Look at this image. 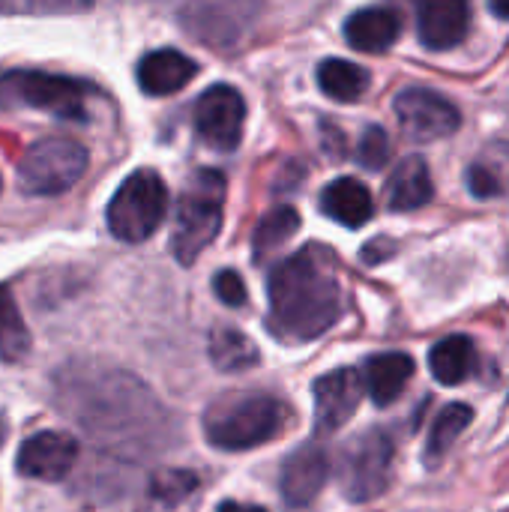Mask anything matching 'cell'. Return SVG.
I'll return each instance as SVG.
<instances>
[{
	"mask_svg": "<svg viewBox=\"0 0 509 512\" xmlns=\"http://www.w3.org/2000/svg\"><path fill=\"white\" fill-rule=\"evenodd\" d=\"M270 321L279 336L309 342L327 333L342 312V285L324 246H303L267 279Z\"/></svg>",
	"mask_w": 509,
	"mask_h": 512,
	"instance_id": "6da1fadb",
	"label": "cell"
},
{
	"mask_svg": "<svg viewBox=\"0 0 509 512\" xmlns=\"http://www.w3.org/2000/svg\"><path fill=\"white\" fill-rule=\"evenodd\" d=\"M288 423V408L282 399L267 393L228 396L207 408L204 435L216 450L243 453L273 441Z\"/></svg>",
	"mask_w": 509,
	"mask_h": 512,
	"instance_id": "7a4b0ae2",
	"label": "cell"
},
{
	"mask_svg": "<svg viewBox=\"0 0 509 512\" xmlns=\"http://www.w3.org/2000/svg\"><path fill=\"white\" fill-rule=\"evenodd\" d=\"M222 201H225V177L219 171H198L189 177L174 219L171 249L180 264H192L219 234L222 228Z\"/></svg>",
	"mask_w": 509,
	"mask_h": 512,
	"instance_id": "3957f363",
	"label": "cell"
},
{
	"mask_svg": "<svg viewBox=\"0 0 509 512\" xmlns=\"http://www.w3.org/2000/svg\"><path fill=\"white\" fill-rule=\"evenodd\" d=\"M96 90L84 81L51 75L39 69H9L0 75V105L3 108H39L60 120H87V99Z\"/></svg>",
	"mask_w": 509,
	"mask_h": 512,
	"instance_id": "277c9868",
	"label": "cell"
},
{
	"mask_svg": "<svg viewBox=\"0 0 509 512\" xmlns=\"http://www.w3.org/2000/svg\"><path fill=\"white\" fill-rule=\"evenodd\" d=\"M396 462V444L384 429H366L345 444L339 453L336 477L339 489L351 504H366L390 489Z\"/></svg>",
	"mask_w": 509,
	"mask_h": 512,
	"instance_id": "5b68a950",
	"label": "cell"
},
{
	"mask_svg": "<svg viewBox=\"0 0 509 512\" xmlns=\"http://www.w3.org/2000/svg\"><path fill=\"white\" fill-rule=\"evenodd\" d=\"M168 213V189L150 168L129 174L108 204V228L123 243H144Z\"/></svg>",
	"mask_w": 509,
	"mask_h": 512,
	"instance_id": "8992f818",
	"label": "cell"
},
{
	"mask_svg": "<svg viewBox=\"0 0 509 512\" xmlns=\"http://www.w3.org/2000/svg\"><path fill=\"white\" fill-rule=\"evenodd\" d=\"M87 171V150L72 138H42L30 144L18 165V183L27 195H60Z\"/></svg>",
	"mask_w": 509,
	"mask_h": 512,
	"instance_id": "52a82bcc",
	"label": "cell"
},
{
	"mask_svg": "<svg viewBox=\"0 0 509 512\" xmlns=\"http://www.w3.org/2000/svg\"><path fill=\"white\" fill-rule=\"evenodd\" d=\"M258 15V0H183V27L210 48H231Z\"/></svg>",
	"mask_w": 509,
	"mask_h": 512,
	"instance_id": "ba28073f",
	"label": "cell"
},
{
	"mask_svg": "<svg viewBox=\"0 0 509 512\" xmlns=\"http://www.w3.org/2000/svg\"><path fill=\"white\" fill-rule=\"evenodd\" d=\"M393 108H396V117H399L402 132L411 141H420V144L450 138L462 126L459 108L447 96H441L435 90H426V87H408V90H402L396 96Z\"/></svg>",
	"mask_w": 509,
	"mask_h": 512,
	"instance_id": "9c48e42d",
	"label": "cell"
},
{
	"mask_svg": "<svg viewBox=\"0 0 509 512\" xmlns=\"http://www.w3.org/2000/svg\"><path fill=\"white\" fill-rule=\"evenodd\" d=\"M243 120L246 102L231 84H213L195 102V132L213 150H237L243 138Z\"/></svg>",
	"mask_w": 509,
	"mask_h": 512,
	"instance_id": "30bf717a",
	"label": "cell"
},
{
	"mask_svg": "<svg viewBox=\"0 0 509 512\" xmlns=\"http://www.w3.org/2000/svg\"><path fill=\"white\" fill-rule=\"evenodd\" d=\"M327 477H330V453L324 450L321 441H306L282 465L279 474L282 501L291 510H306L321 495Z\"/></svg>",
	"mask_w": 509,
	"mask_h": 512,
	"instance_id": "8fae6325",
	"label": "cell"
},
{
	"mask_svg": "<svg viewBox=\"0 0 509 512\" xmlns=\"http://www.w3.org/2000/svg\"><path fill=\"white\" fill-rule=\"evenodd\" d=\"M315 396V426L318 432L342 429L363 399V375L357 369H333L321 375L312 387Z\"/></svg>",
	"mask_w": 509,
	"mask_h": 512,
	"instance_id": "7c38bea8",
	"label": "cell"
},
{
	"mask_svg": "<svg viewBox=\"0 0 509 512\" xmlns=\"http://www.w3.org/2000/svg\"><path fill=\"white\" fill-rule=\"evenodd\" d=\"M75 459H78V441L75 438H69L63 432H39L21 444L15 468L21 477L57 483L72 471Z\"/></svg>",
	"mask_w": 509,
	"mask_h": 512,
	"instance_id": "4fadbf2b",
	"label": "cell"
},
{
	"mask_svg": "<svg viewBox=\"0 0 509 512\" xmlns=\"http://www.w3.org/2000/svg\"><path fill=\"white\" fill-rule=\"evenodd\" d=\"M471 30L468 0H423L417 9V36L432 51H450Z\"/></svg>",
	"mask_w": 509,
	"mask_h": 512,
	"instance_id": "5bb4252c",
	"label": "cell"
},
{
	"mask_svg": "<svg viewBox=\"0 0 509 512\" xmlns=\"http://www.w3.org/2000/svg\"><path fill=\"white\" fill-rule=\"evenodd\" d=\"M195 75H198V63L174 48L150 51L138 63V84L147 96H171L183 90Z\"/></svg>",
	"mask_w": 509,
	"mask_h": 512,
	"instance_id": "9a60e30c",
	"label": "cell"
},
{
	"mask_svg": "<svg viewBox=\"0 0 509 512\" xmlns=\"http://www.w3.org/2000/svg\"><path fill=\"white\" fill-rule=\"evenodd\" d=\"M402 33V18L399 12L387 9V6H369L354 12L345 21V39L351 48L366 51V54H384L396 45Z\"/></svg>",
	"mask_w": 509,
	"mask_h": 512,
	"instance_id": "2e32d148",
	"label": "cell"
},
{
	"mask_svg": "<svg viewBox=\"0 0 509 512\" xmlns=\"http://www.w3.org/2000/svg\"><path fill=\"white\" fill-rule=\"evenodd\" d=\"M432 195H435V183H432V174H429V165L423 156L402 159L384 186V201L396 213L420 210L432 201Z\"/></svg>",
	"mask_w": 509,
	"mask_h": 512,
	"instance_id": "e0dca14e",
	"label": "cell"
},
{
	"mask_svg": "<svg viewBox=\"0 0 509 512\" xmlns=\"http://www.w3.org/2000/svg\"><path fill=\"white\" fill-rule=\"evenodd\" d=\"M411 378H414V360L402 351L375 354L363 363V384L378 408L393 405Z\"/></svg>",
	"mask_w": 509,
	"mask_h": 512,
	"instance_id": "ac0fdd59",
	"label": "cell"
},
{
	"mask_svg": "<svg viewBox=\"0 0 509 512\" xmlns=\"http://www.w3.org/2000/svg\"><path fill=\"white\" fill-rule=\"evenodd\" d=\"M321 210L345 228H360L372 219L375 201L366 183H360L357 177H339L321 192Z\"/></svg>",
	"mask_w": 509,
	"mask_h": 512,
	"instance_id": "d6986e66",
	"label": "cell"
},
{
	"mask_svg": "<svg viewBox=\"0 0 509 512\" xmlns=\"http://www.w3.org/2000/svg\"><path fill=\"white\" fill-rule=\"evenodd\" d=\"M474 366H477V348L468 336H447L429 351L432 378L444 387L465 384L474 375Z\"/></svg>",
	"mask_w": 509,
	"mask_h": 512,
	"instance_id": "ffe728a7",
	"label": "cell"
},
{
	"mask_svg": "<svg viewBox=\"0 0 509 512\" xmlns=\"http://www.w3.org/2000/svg\"><path fill=\"white\" fill-rule=\"evenodd\" d=\"M509 186V141L492 144L471 168H468V189L474 198H498Z\"/></svg>",
	"mask_w": 509,
	"mask_h": 512,
	"instance_id": "44dd1931",
	"label": "cell"
},
{
	"mask_svg": "<svg viewBox=\"0 0 509 512\" xmlns=\"http://www.w3.org/2000/svg\"><path fill=\"white\" fill-rule=\"evenodd\" d=\"M369 72L351 60L330 57L318 66V87L333 99V102H357L369 90Z\"/></svg>",
	"mask_w": 509,
	"mask_h": 512,
	"instance_id": "7402d4cb",
	"label": "cell"
},
{
	"mask_svg": "<svg viewBox=\"0 0 509 512\" xmlns=\"http://www.w3.org/2000/svg\"><path fill=\"white\" fill-rule=\"evenodd\" d=\"M210 360L219 372H249L261 354L249 336L231 327H216L210 333Z\"/></svg>",
	"mask_w": 509,
	"mask_h": 512,
	"instance_id": "603a6c76",
	"label": "cell"
},
{
	"mask_svg": "<svg viewBox=\"0 0 509 512\" xmlns=\"http://www.w3.org/2000/svg\"><path fill=\"white\" fill-rule=\"evenodd\" d=\"M471 420H474V408L471 405L453 402V405L441 408V414L435 417V423L429 429V441H426V453H423L429 468L438 465L450 453V447L459 441V435L471 426Z\"/></svg>",
	"mask_w": 509,
	"mask_h": 512,
	"instance_id": "cb8c5ba5",
	"label": "cell"
},
{
	"mask_svg": "<svg viewBox=\"0 0 509 512\" xmlns=\"http://www.w3.org/2000/svg\"><path fill=\"white\" fill-rule=\"evenodd\" d=\"M297 228H300V213L294 207H276V210H270L258 222V228L252 234L255 261H264L270 252H276L279 246H285L297 234Z\"/></svg>",
	"mask_w": 509,
	"mask_h": 512,
	"instance_id": "d4e9b609",
	"label": "cell"
},
{
	"mask_svg": "<svg viewBox=\"0 0 509 512\" xmlns=\"http://www.w3.org/2000/svg\"><path fill=\"white\" fill-rule=\"evenodd\" d=\"M27 351H30V333L21 321L15 297L9 294V288L0 285V357L6 363H18Z\"/></svg>",
	"mask_w": 509,
	"mask_h": 512,
	"instance_id": "484cf974",
	"label": "cell"
},
{
	"mask_svg": "<svg viewBox=\"0 0 509 512\" xmlns=\"http://www.w3.org/2000/svg\"><path fill=\"white\" fill-rule=\"evenodd\" d=\"M198 489V477L183 468H165L156 471L150 480V498L162 507H177L183 504L192 492Z\"/></svg>",
	"mask_w": 509,
	"mask_h": 512,
	"instance_id": "4316f807",
	"label": "cell"
},
{
	"mask_svg": "<svg viewBox=\"0 0 509 512\" xmlns=\"http://www.w3.org/2000/svg\"><path fill=\"white\" fill-rule=\"evenodd\" d=\"M93 0H0V15H78Z\"/></svg>",
	"mask_w": 509,
	"mask_h": 512,
	"instance_id": "83f0119b",
	"label": "cell"
},
{
	"mask_svg": "<svg viewBox=\"0 0 509 512\" xmlns=\"http://www.w3.org/2000/svg\"><path fill=\"white\" fill-rule=\"evenodd\" d=\"M393 156V144H390V135L387 129L381 126H369L360 138V147H357V159L363 168L369 171H381Z\"/></svg>",
	"mask_w": 509,
	"mask_h": 512,
	"instance_id": "f1b7e54d",
	"label": "cell"
},
{
	"mask_svg": "<svg viewBox=\"0 0 509 512\" xmlns=\"http://www.w3.org/2000/svg\"><path fill=\"white\" fill-rule=\"evenodd\" d=\"M213 291H216V297H219L225 306H231V309L246 306V285H243V279L237 276V270H219L216 279H213Z\"/></svg>",
	"mask_w": 509,
	"mask_h": 512,
	"instance_id": "f546056e",
	"label": "cell"
},
{
	"mask_svg": "<svg viewBox=\"0 0 509 512\" xmlns=\"http://www.w3.org/2000/svg\"><path fill=\"white\" fill-rule=\"evenodd\" d=\"M216 512H267L264 507H255V504H237V501H225V504H219V510Z\"/></svg>",
	"mask_w": 509,
	"mask_h": 512,
	"instance_id": "4dcf8cb0",
	"label": "cell"
},
{
	"mask_svg": "<svg viewBox=\"0 0 509 512\" xmlns=\"http://www.w3.org/2000/svg\"><path fill=\"white\" fill-rule=\"evenodd\" d=\"M492 3V12L501 15V18H509V0H489Z\"/></svg>",
	"mask_w": 509,
	"mask_h": 512,
	"instance_id": "1f68e13d",
	"label": "cell"
},
{
	"mask_svg": "<svg viewBox=\"0 0 509 512\" xmlns=\"http://www.w3.org/2000/svg\"><path fill=\"white\" fill-rule=\"evenodd\" d=\"M3 435H6V429H3V423H0V444H3Z\"/></svg>",
	"mask_w": 509,
	"mask_h": 512,
	"instance_id": "d6a6232c",
	"label": "cell"
}]
</instances>
